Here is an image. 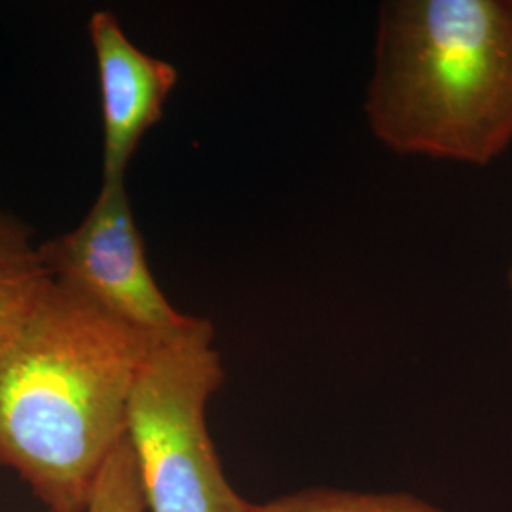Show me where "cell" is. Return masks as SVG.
<instances>
[{"label":"cell","mask_w":512,"mask_h":512,"mask_svg":"<svg viewBox=\"0 0 512 512\" xmlns=\"http://www.w3.org/2000/svg\"><path fill=\"white\" fill-rule=\"evenodd\" d=\"M395 154L488 165L512 143V0H389L365 95Z\"/></svg>","instance_id":"cell-2"},{"label":"cell","mask_w":512,"mask_h":512,"mask_svg":"<svg viewBox=\"0 0 512 512\" xmlns=\"http://www.w3.org/2000/svg\"><path fill=\"white\" fill-rule=\"evenodd\" d=\"M86 512H148L128 435L107 459Z\"/></svg>","instance_id":"cell-8"},{"label":"cell","mask_w":512,"mask_h":512,"mask_svg":"<svg viewBox=\"0 0 512 512\" xmlns=\"http://www.w3.org/2000/svg\"><path fill=\"white\" fill-rule=\"evenodd\" d=\"M256 512H444L410 494H357L329 488L283 495Z\"/></svg>","instance_id":"cell-7"},{"label":"cell","mask_w":512,"mask_h":512,"mask_svg":"<svg viewBox=\"0 0 512 512\" xmlns=\"http://www.w3.org/2000/svg\"><path fill=\"white\" fill-rule=\"evenodd\" d=\"M507 285H509V293H511L512 300V264L511 268H509V274H507Z\"/></svg>","instance_id":"cell-9"},{"label":"cell","mask_w":512,"mask_h":512,"mask_svg":"<svg viewBox=\"0 0 512 512\" xmlns=\"http://www.w3.org/2000/svg\"><path fill=\"white\" fill-rule=\"evenodd\" d=\"M88 31L103 105V181H124L141 139L162 120L179 73L139 50L107 10L93 14Z\"/></svg>","instance_id":"cell-5"},{"label":"cell","mask_w":512,"mask_h":512,"mask_svg":"<svg viewBox=\"0 0 512 512\" xmlns=\"http://www.w3.org/2000/svg\"><path fill=\"white\" fill-rule=\"evenodd\" d=\"M31 228L0 211V348L52 283Z\"/></svg>","instance_id":"cell-6"},{"label":"cell","mask_w":512,"mask_h":512,"mask_svg":"<svg viewBox=\"0 0 512 512\" xmlns=\"http://www.w3.org/2000/svg\"><path fill=\"white\" fill-rule=\"evenodd\" d=\"M154 336L52 281L0 348V467L48 511H88Z\"/></svg>","instance_id":"cell-1"},{"label":"cell","mask_w":512,"mask_h":512,"mask_svg":"<svg viewBox=\"0 0 512 512\" xmlns=\"http://www.w3.org/2000/svg\"><path fill=\"white\" fill-rule=\"evenodd\" d=\"M40 256L54 281L135 329L165 334L192 319L169 304L148 268L124 181H103L90 213L42 243Z\"/></svg>","instance_id":"cell-4"},{"label":"cell","mask_w":512,"mask_h":512,"mask_svg":"<svg viewBox=\"0 0 512 512\" xmlns=\"http://www.w3.org/2000/svg\"><path fill=\"white\" fill-rule=\"evenodd\" d=\"M224 380L215 329L192 317L154 336L128 403V440L148 512H256L222 473L205 410Z\"/></svg>","instance_id":"cell-3"},{"label":"cell","mask_w":512,"mask_h":512,"mask_svg":"<svg viewBox=\"0 0 512 512\" xmlns=\"http://www.w3.org/2000/svg\"><path fill=\"white\" fill-rule=\"evenodd\" d=\"M46 512H55V511H46Z\"/></svg>","instance_id":"cell-10"}]
</instances>
